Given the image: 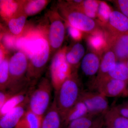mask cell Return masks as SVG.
<instances>
[{"mask_svg": "<svg viewBox=\"0 0 128 128\" xmlns=\"http://www.w3.org/2000/svg\"><path fill=\"white\" fill-rule=\"evenodd\" d=\"M16 41V47L28 57V66L27 77L29 82L35 84L45 70L51 54L46 34L39 33Z\"/></svg>", "mask_w": 128, "mask_h": 128, "instance_id": "cell-1", "label": "cell"}, {"mask_svg": "<svg viewBox=\"0 0 128 128\" xmlns=\"http://www.w3.org/2000/svg\"><path fill=\"white\" fill-rule=\"evenodd\" d=\"M59 14L66 23L83 32L92 34L103 28L97 20L86 15L78 6L68 1L61 2L57 8Z\"/></svg>", "mask_w": 128, "mask_h": 128, "instance_id": "cell-2", "label": "cell"}, {"mask_svg": "<svg viewBox=\"0 0 128 128\" xmlns=\"http://www.w3.org/2000/svg\"><path fill=\"white\" fill-rule=\"evenodd\" d=\"M82 90L76 71L55 92L54 98L62 121L70 109L79 101Z\"/></svg>", "mask_w": 128, "mask_h": 128, "instance_id": "cell-3", "label": "cell"}, {"mask_svg": "<svg viewBox=\"0 0 128 128\" xmlns=\"http://www.w3.org/2000/svg\"><path fill=\"white\" fill-rule=\"evenodd\" d=\"M28 60L21 50L14 53L9 60V78L7 90L16 94L28 87L27 77Z\"/></svg>", "mask_w": 128, "mask_h": 128, "instance_id": "cell-4", "label": "cell"}, {"mask_svg": "<svg viewBox=\"0 0 128 128\" xmlns=\"http://www.w3.org/2000/svg\"><path fill=\"white\" fill-rule=\"evenodd\" d=\"M31 90L28 104V109L43 117L51 105L52 89L50 80L41 78Z\"/></svg>", "mask_w": 128, "mask_h": 128, "instance_id": "cell-5", "label": "cell"}, {"mask_svg": "<svg viewBox=\"0 0 128 128\" xmlns=\"http://www.w3.org/2000/svg\"><path fill=\"white\" fill-rule=\"evenodd\" d=\"M67 50L66 47L60 48L54 54L50 62V80L55 92L73 72L66 60Z\"/></svg>", "mask_w": 128, "mask_h": 128, "instance_id": "cell-6", "label": "cell"}, {"mask_svg": "<svg viewBox=\"0 0 128 128\" xmlns=\"http://www.w3.org/2000/svg\"><path fill=\"white\" fill-rule=\"evenodd\" d=\"M48 16L50 23L46 36L52 54L61 48L64 39L66 27L57 8L50 11Z\"/></svg>", "mask_w": 128, "mask_h": 128, "instance_id": "cell-7", "label": "cell"}, {"mask_svg": "<svg viewBox=\"0 0 128 128\" xmlns=\"http://www.w3.org/2000/svg\"><path fill=\"white\" fill-rule=\"evenodd\" d=\"M106 97L98 92L82 90L80 99L87 108L88 114L92 116H104L109 110Z\"/></svg>", "mask_w": 128, "mask_h": 128, "instance_id": "cell-8", "label": "cell"}, {"mask_svg": "<svg viewBox=\"0 0 128 128\" xmlns=\"http://www.w3.org/2000/svg\"><path fill=\"white\" fill-rule=\"evenodd\" d=\"M127 83L113 79L107 76L94 82V88L96 91L106 97H116L128 94Z\"/></svg>", "mask_w": 128, "mask_h": 128, "instance_id": "cell-9", "label": "cell"}, {"mask_svg": "<svg viewBox=\"0 0 128 128\" xmlns=\"http://www.w3.org/2000/svg\"><path fill=\"white\" fill-rule=\"evenodd\" d=\"M106 35L108 47L112 50L117 61L128 60V32L116 35Z\"/></svg>", "mask_w": 128, "mask_h": 128, "instance_id": "cell-10", "label": "cell"}, {"mask_svg": "<svg viewBox=\"0 0 128 128\" xmlns=\"http://www.w3.org/2000/svg\"><path fill=\"white\" fill-rule=\"evenodd\" d=\"M105 34L116 35L128 32V18L119 11L112 10L106 25L102 27Z\"/></svg>", "mask_w": 128, "mask_h": 128, "instance_id": "cell-11", "label": "cell"}, {"mask_svg": "<svg viewBox=\"0 0 128 128\" xmlns=\"http://www.w3.org/2000/svg\"><path fill=\"white\" fill-rule=\"evenodd\" d=\"M28 101L0 117V128H15L28 108Z\"/></svg>", "mask_w": 128, "mask_h": 128, "instance_id": "cell-12", "label": "cell"}, {"mask_svg": "<svg viewBox=\"0 0 128 128\" xmlns=\"http://www.w3.org/2000/svg\"><path fill=\"white\" fill-rule=\"evenodd\" d=\"M63 121L55 98L42 119L41 128H60Z\"/></svg>", "mask_w": 128, "mask_h": 128, "instance_id": "cell-13", "label": "cell"}, {"mask_svg": "<svg viewBox=\"0 0 128 128\" xmlns=\"http://www.w3.org/2000/svg\"><path fill=\"white\" fill-rule=\"evenodd\" d=\"M101 56L91 52L84 56L81 62L82 70L86 75L92 76L98 73L100 64Z\"/></svg>", "mask_w": 128, "mask_h": 128, "instance_id": "cell-14", "label": "cell"}, {"mask_svg": "<svg viewBox=\"0 0 128 128\" xmlns=\"http://www.w3.org/2000/svg\"><path fill=\"white\" fill-rule=\"evenodd\" d=\"M33 86L28 87L15 94L0 108V117L10 110L28 100L29 95Z\"/></svg>", "mask_w": 128, "mask_h": 128, "instance_id": "cell-15", "label": "cell"}, {"mask_svg": "<svg viewBox=\"0 0 128 128\" xmlns=\"http://www.w3.org/2000/svg\"><path fill=\"white\" fill-rule=\"evenodd\" d=\"M88 43L92 52L102 55L108 48L106 35L103 29L90 34Z\"/></svg>", "mask_w": 128, "mask_h": 128, "instance_id": "cell-16", "label": "cell"}, {"mask_svg": "<svg viewBox=\"0 0 128 128\" xmlns=\"http://www.w3.org/2000/svg\"><path fill=\"white\" fill-rule=\"evenodd\" d=\"M102 56L100 68L96 80L107 76L108 73L118 61L114 53L108 47Z\"/></svg>", "mask_w": 128, "mask_h": 128, "instance_id": "cell-17", "label": "cell"}, {"mask_svg": "<svg viewBox=\"0 0 128 128\" xmlns=\"http://www.w3.org/2000/svg\"><path fill=\"white\" fill-rule=\"evenodd\" d=\"M85 52L84 46L79 42L75 44L70 50L66 51V60L71 66L73 72H74V70L76 71V69L82 60Z\"/></svg>", "mask_w": 128, "mask_h": 128, "instance_id": "cell-18", "label": "cell"}, {"mask_svg": "<svg viewBox=\"0 0 128 128\" xmlns=\"http://www.w3.org/2000/svg\"><path fill=\"white\" fill-rule=\"evenodd\" d=\"M50 2L47 0L22 1V10L27 17L34 16L44 9Z\"/></svg>", "mask_w": 128, "mask_h": 128, "instance_id": "cell-19", "label": "cell"}, {"mask_svg": "<svg viewBox=\"0 0 128 128\" xmlns=\"http://www.w3.org/2000/svg\"><path fill=\"white\" fill-rule=\"evenodd\" d=\"M0 14L6 21L22 12V1L0 0Z\"/></svg>", "mask_w": 128, "mask_h": 128, "instance_id": "cell-20", "label": "cell"}, {"mask_svg": "<svg viewBox=\"0 0 128 128\" xmlns=\"http://www.w3.org/2000/svg\"><path fill=\"white\" fill-rule=\"evenodd\" d=\"M88 114V110L84 104L80 100L70 109L63 120V124L67 126L70 123Z\"/></svg>", "mask_w": 128, "mask_h": 128, "instance_id": "cell-21", "label": "cell"}, {"mask_svg": "<svg viewBox=\"0 0 128 128\" xmlns=\"http://www.w3.org/2000/svg\"><path fill=\"white\" fill-rule=\"evenodd\" d=\"M0 91L7 90L9 78V57L0 48Z\"/></svg>", "mask_w": 128, "mask_h": 128, "instance_id": "cell-22", "label": "cell"}, {"mask_svg": "<svg viewBox=\"0 0 128 128\" xmlns=\"http://www.w3.org/2000/svg\"><path fill=\"white\" fill-rule=\"evenodd\" d=\"M42 118L27 108L15 128H41Z\"/></svg>", "mask_w": 128, "mask_h": 128, "instance_id": "cell-23", "label": "cell"}, {"mask_svg": "<svg viewBox=\"0 0 128 128\" xmlns=\"http://www.w3.org/2000/svg\"><path fill=\"white\" fill-rule=\"evenodd\" d=\"M109 126L116 128H128V119L119 114L113 108H110L104 116Z\"/></svg>", "mask_w": 128, "mask_h": 128, "instance_id": "cell-24", "label": "cell"}, {"mask_svg": "<svg viewBox=\"0 0 128 128\" xmlns=\"http://www.w3.org/2000/svg\"><path fill=\"white\" fill-rule=\"evenodd\" d=\"M27 17L22 11L6 21L8 28L12 34L15 36L20 34L25 26Z\"/></svg>", "mask_w": 128, "mask_h": 128, "instance_id": "cell-25", "label": "cell"}, {"mask_svg": "<svg viewBox=\"0 0 128 128\" xmlns=\"http://www.w3.org/2000/svg\"><path fill=\"white\" fill-rule=\"evenodd\" d=\"M104 116L88 115L74 120L66 126L67 128H92L94 125L102 120Z\"/></svg>", "mask_w": 128, "mask_h": 128, "instance_id": "cell-26", "label": "cell"}, {"mask_svg": "<svg viewBox=\"0 0 128 128\" xmlns=\"http://www.w3.org/2000/svg\"><path fill=\"white\" fill-rule=\"evenodd\" d=\"M110 78L128 83V66L126 62L117 61L108 73Z\"/></svg>", "mask_w": 128, "mask_h": 128, "instance_id": "cell-27", "label": "cell"}, {"mask_svg": "<svg viewBox=\"0 0 128 128\" xmlns=\"http://www.w3.org/2000/svg\"><path fill=\"white\" fill-rule=\"evenodd\" d=\"M98 4L99 1L85 0L78 7L86 15L95 20L97 17Z\"/></svg>", "mask_w": 128, "mask_h": 128, "instance_id": "cell-28", "label": "cell"}, {"mask_svg": "<svg viewBox=\"0 0 128 128\" xmlns=\"http://www.w3.org/2000/svg\"><path fill=\"white\" fill-rule=\"evenodd\" d=\"M112 10L105 2L99 1L97 12L98 22L102 27L106 25Z\"/></svg>", "mask_w": 128, "mask_h": 128, "instance_id": "cell-29", "label": "cell"}, {"mask_svg": "<svg viewBox=\"0 0 128 128\" xmlns=\"http://www.w3.org/2000/svg\"><path fill=\"white\" fill-rule=\"evenodd\" d=\"M119 11L128 18V0L114 1Z\"/></svg>", "mask_w": 128, "mask_h": 128, "instance_id": "cell-30", "label": "cell"}, {"mask_svg": "<svg viewBox=\"0 0 128 128\" xmlns=\"http://www.w3.org/2000/svg\"><path fill=\"white\" fill-rule=\"evenodd\" d=\"M67 24V30L70 36L75 40H80L82 38V33L80 30Z\"/></svg>", "mask_w": 128, "mask_h": 128, "instance_id": "cell-31", "label": "cell"}, {"mask_svg": "<svg viewBox=\"0 0 128 128\" xmlns=\"http://www.w3.org/2000/svg\"><path fill=\"white\" fill-rule=\"evenodd\" d=\"M15 94L8 90L0 91V108Z\"/></svg>", "mask_w": 128, "mask_h": 128, "instance_id": "cell-32", "label": "cell"}, {"mask_svg": "<svg viewBox=\"0 0 128 128\" xmlns=\"http://www.w3.org/2000/svg\"><path fill=\"white\" fill-rule=\"evenodd\" d=\"M113 108L119 114L128 119V103L122 104Z\"/></svg>", "mask_w": 128, "mask_h": 128, "instance_id": "cell-33", "label": "cell"}, {"mask_svg": "<svg viewBox=\"0 0 128 128\" xmlns=\"http://www.w3.org/2000/svg\"><path fill=\"white\" fill-rule=\"evenodd\" d=\"M109 128H114V127H112V126H109Z\"/></svg>", "mask_w": 128, "mask_h": 128, "instance_id": "cell-34", "label": "cell"}, {"mask_svg": "<svg viewBox=\"0 0 128 128\" xmlns=\"http://www.w3.org/2000/svg\"><path fill=\"white\" fill-rule=\"evenodd\" d=\"M126 64H127V65L128 66V60H127V62H126Z\"/></svg>", "mask_w": 128, "mask_h": 128, "instance_id": "cell-35", "label": "cell"}]
</instances>
